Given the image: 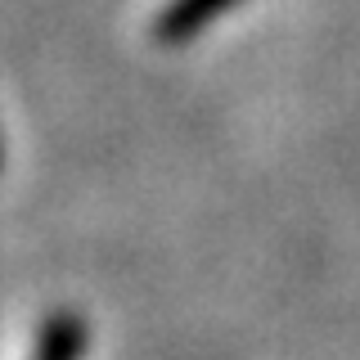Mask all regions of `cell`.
<instances>
[{
  "instance_id": "6da1fadb",
  "label": "cell",
  "mask_w": 360,
  "mask_h": 360,
  "mask_svg": "<svg viewBox=\"0 0 360 360\" xmlns=\"http://www.w3.org/2000/svg\"><path fill=\"white\" fill-rule=\"evenodd\" d=\"M239 0H172L167 14L158 18V41L162 45H185L194 41L202 27H212L217 18H225Z\"/></svg>"
},
{
  "instance_id": "7a4b0ae2",
  "label": "cell",
  "mask_w": 360,
  "mask_h": 360,
  "mask_svg": "<svg viewBox=\"0 0 360 360\" xmlns=\"http://www.w3.org/2000/svg\"><path fill=\"white\" fill-rule=\"evenodd\" d=\"M86 356V320L77 311H54L41 329L32 360H82Z\"/></svg>"
},
{
  "instance_id": "3957f363",
  "label": "cell",
  "mask_w": 360,
  "mask_h": 360,
  "mask_svg": "<svg viewBox=\"0 0 360 360\" xmlns=\"http://www.w3.org/2000/svg\"><path fill=\"white\" fill-rule=\"evenodd\" d=\"M0 162H5V153H0Z\"/></svg>"
}]
</instances>
